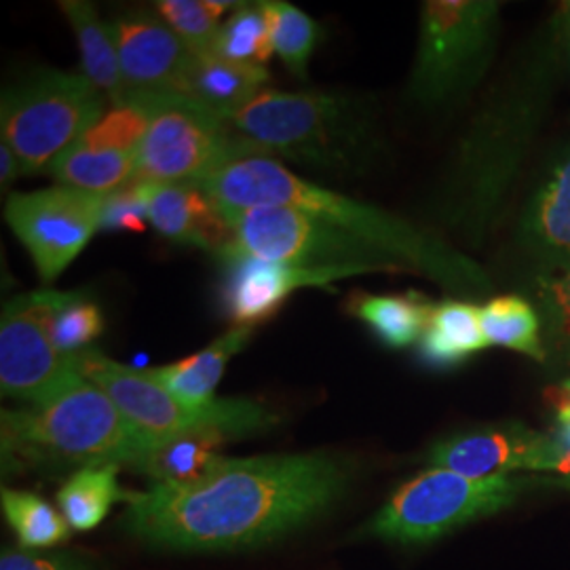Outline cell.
<instances>
[{"label": "cell", "instance_id": "cell-1", "mask_svg": "<svg viewBox=\"0 0 570 570\" xmlns=\"http://www.w3.org/2000/svg\"><path fill=\"white\" fill-rule=\"evenodd\" d=\"M348 478L351 468L327 452L223 456L193 484L131 492L122 518L134 537L165 550L254 548L326 513Z\"/></svg>", "mask_w": 570, "mask_h": 570}, {"label": "cell", "instance_id": "cell-2", "mask_svg": "<svg viewBox=\"0 0 570 570\" xmlns=\"http://www.w3.org/2000/svg\"><path fill=\"white\" fill-rule=\"evenodd\" d=\"M564 61L560 23L553 18L492 87L456 142L428 207L438 235L444 230L469 247L484 244L550 115Z\"/></svg>", "mask_w": 570, "mask_h": 570}, {"label": "cell", "instance_id": "cell-3", "mask_svg": "<svg viewBox=\"0 0 570 570\" xmlns=\"http://www.w3.org/2000/svg\"><path fill=\"white\" fill-rule=\"evenodd\" d=\"M225 214L258 205H284L336 226L379 249L404 271L425 275L452 298L494 296L484 266L433 228H419L376 205L357 202L322 184L308 183L271 157H245L212 174L202 186Z\"/></svg>", "mask_w": 570, "mask_h": 570}, {"label": "cell", "instance_id": "cell-4", "mask_svg": "<svg viewBox=\"0 0 570 570\" xmlns=\"http://www.w3.org/2000/svg\"><path fill=\"white\" fill-rule=\"evenodd\" d=\"M263 157L327 176H357L383 150L379 112L348 91H263L233 119Z\"/></svg>", "mask_w": 570, "mask_h": 570}, {"label": "cell", "instance_id": "cell-5", "mask_svg": "<svg viewBox=\"0 0 570 570\" xmlns=\"http://www.w3.org/2000/svg\"><path fill=\"white\" fill-rule=\"evenodd\" d=\"M0 425L2 459L11 468L134 469L153 449L85 376L41 404L2 410Z\"/></svg>", "mask_w": 570, "mask_h": 570}, {"label": "cell", "instance_id": "cell-6", "mask_svg": "<svg viewBox=\"0 0 570 570\" xmlns=\"http://www.w3.org/2000/svg\"><path fill=\"white\" fill-rule=\"evenodd\" d=\"M501 9L497 0H428L407 98L425 110L465 102L494 60Z\"/></svg>", "mask_w": 570, "mask_h": 570}, {"label": "cell", "instance_id": "cell-7", "mask_svg": "<svg viewBox=\"0 0 570 570\" xmlns=\"http://www.w3.org/2000/svg\"><path fill=\"white\" fill-rule=\"evenodd\" d=\"M77 366L87 381L102 389L153 449L188 433L218 431L233 440L277 423V416L254 400H216L212 406H188L144 370L122 366L94 346L77 355Z\"/></svg>", "mask_w": 570, "mask_h": 570}, {"label": "cell", "instance_id": "cell-8", "mask_svg": "<svg viewBox=\"0 0 570 570\" xmlns=\"http://www.w3.org/2000/svg\"><path fill=\"white\" fill-rule=\"evenodd\" d=\"M106 96L82 72L39 70L2 94L0 134L26 176L51 164L106 115Z\"/></svg>", "mask_w": 570, "mask_h": 570}, {"label": "cell", "instance_id": "cell-9", "mask_svg": "<svg viewBox=\"0 0 570 570\" xmlns=\"http://www.w3.org/2000/svg\"><path fill=\"white\" fill-rule=\"evenodd\" d=\"M530 484V478L518 475L473 480L450 469L431 468L395 490L366 532L406 546L429 543L510 508Z\"/></svg>", "mask_w": 570, "mask_h": 570}, {"label": "cell", "instance_id": "cell-10", "mask_svg": "<svg viewBox=\"0 0 570 570\" xmlns=\"http://www.w3.org/2000/svg\"><path fill=\"white\" fill-rule=\"evenodd\" d=\"M140 106L148 110V129L138 148L134 180L202 186L225 165L263 157L230 121L186 96L174 94Z\"/></svg>", "mask_w": 570, "mask_h": 570}, {"label": "cell", "instance_id": "cell-11", "mask_svg": "<svg viewBox=\"0 0 570 570\" xmlns=\"http://www.w3.org/2000/svg\"><path fill=\"white\" fill-rule=\"evenodd\" d=\"M235 239L218 256H252L298 266H351L367 273H402L385 254L345 230L284 205H258L226 214Z\"/></svg>", "mask_w": 570, "mask_h": 570}, {"label": "cell", "instance_id": "cell-12", "mask_svg": "<svg viewBox=\"0 0 570 570\" xmlns=\"http://www.w3.org/2000/svg\"><path fill=\"white\" fill-rule=\"evenodd\" d=\"M75 292L37 289L13 296L0 315V389L4 397L35 406L77 383V355L53 345V322Z\"/></svg>", "mask_w": 570, "mask_h": 570}, {"label": "cell", "instance_id": "cell-13", "mask_svg": "<svg viewBox=\"0 0 570 570\" xmlns=\"http://www.w3.org/2000/svg\"><path fill=\"white\" fill-rule=\"evenodd\" d=\"M106 197L72 186L16 193L4 220L30 254L45 284H53L102 228Z\"/></svg>", "mask_w": 570, "mask_h": 570}, {"label": "cell", "instance_id": "cell-14", "mask_svg": "<svg viewBox=\"0 0 570 570\" xmlns=\"http://www.w3.org/2000/svg\"><path fill=\"white\" fill-rule=\"evenodd\" d=\"M429 465L473 480L513 475L522 469L569 475L570 450L550 435L508 423L450 435L429 450Z\"/></svg>", "mask_w": 570, "mask_h": 570}, {"label": "cell", "instance_id": "cell-15", "mask_svg": "<svg viewBox=\"0 0 570 570\" xmlns=\"http://www.w3.org/2000/svg\"><path fill=\"white\" fill-rule=\"evenodd\" d=\"M110 30L117 45L127 104L153 102L180 94L190 51L157 11L125 13L110 21Z\"/></svg>", "mask_w": 570, "mask_h": 570}, {"label": "cell", "instance_id": "cell-16", "mask_svg": "<svg viewBox=\"0 0 570 570\" xmlns=\"http://www.w3.org/2000/svg\"><path fill=\"white\" fill-rule=\"evenodd\" d=\"M513 247L529 273L570 266V138L541 167L520 209Z\"/></svg>", "mask_w": 570, "mask_h": 570}, {"label": "cell", "instance_id": "cell-17", "mask_svg": "<svg viewBox=\"0 0 570 570\" xmlns=\"http://www.w3.org/2000/svg\"><path fill=\"white\" fill-rule=\"evenodd\" d=\"M223 305L237 327H254L279 313L285 301L301 287L330 285L346 277L370 275L351 266H298L268 263L252 256H223Z\"/></svg>", "mask_w": 570, "mask_h": 570}, {"label": "cell", "instance_id": "cell-18", "mask_svg": "<svg viewBox=\"0 0 570 570\" xmlns=\"http://www.w3.org/2000/svg\"><path fill=\"white\" fill-rule=\"evenodd\" d=\"M266 82V68L228 61L216 53L190 56L180 81V96L230 121L265 91Z\"/></svg>", "mask_w": 570, "mask_h": 570}, {"label": "cell", "instance_id": "cell-19", "mask_svg": "<svg viewBox=\"0 0 570 570\" xmlns=\"http://www.w3.org/2000/svg\"><path fill=\"white\" fill-rule=\"evenodd\" d=\"M254 327H233L218 336L214 343L199 353L174 362L169 366L144 370L153 381L167 389L188 406H212L218 397L214 395L223 381L228 362L245 348L252 338Z\"/></svg>", "mask_w": 570, "mask_h": 570}, {"label": "cell", "instance_id": "cell-20", "mask_svg": "<svg viewBox=\"0 0 570 570\" xmlns=\"http://www.w3.org/2000/svg\"><path fill=\"white\" fill-rule=\"evenodd\" d=\"M60 9L77 37L82 75L102 91L112 108L127 106L110 23L100 18L96 4L85 0H61Z\"/></svg>", "mask_w": 570, "mask_h": 570}, {"label": "cell", "instance_id": "cell-21", "mask_svg": "<svg viewBox=\"0 0 570 570\" xmlns=\"http://www.w3.org/2000/svg\"><path fill=\"white\" fill-rule=\"evenodd\" d=\"M489 346L482 327V306L461 298L433 303L421 338V353L429 364L456 366Z\"/></svg>", "mask_w": 570, "mask_h": 570}, {"label": "cell", "instance_id": "cell-22", "mask_svg": "<svg viewBox=\"0 0 570 570\" xmlns=\"http://www.w3.org/2000/svg\"><path fill=\"white\" fill-rule=\"evenodd\" d=\"M225 433L202 431L174 438L148 450L134 471L150 478V484H193L205 478L223 459L218 452L225 444Z\"/></svg>", "mask_w": 570, "mask_h": 570}, {"label": "cell", "instance_id": "cell-23", "mask_svg": "<svg viewBox=\"0 0 570 570\" xmlns=\"http://www.w3.org/2000/svg\"><path fill=\"white\" fill-rule=\"evenodd\" d=\"M58 184L108 197L131 183L138 171V150H102L77 142L47 169Z\"/></svg>", "mask_w": 570, "mask_h": 570}, {"label": "cell", "instance_id": "cell-24", "mask_svg": "<svg viewBox=\"0 0 570 570\" xmlns=\"http://www.w3.org/2000/svg\"><path fill=\"white\" fill-rule=\"evenodd\" d=\"M431 306L421 294H362L351 301V315L389 348H407L421 343Z\"/></svg>", "mask_w": 570, "mask_h": 570}, {"label": "cell", "instance_id": "cell-25", "mask_svg": "<svg viewBox=\"0 0 570 570\" xmlns=\"http://www.w3.org/2000/svg\"><path fill=\"white\" fill-rule=\"evenodd\" d=\"M117 465L77 469L58 492L61 515L70 529L94 530L102 524L110 508L119 501H129L131 492L119 487Z\"/></svg>", "mask_w": 570, "mask_h": 570}, {"label": "cell", "instance_id": "cell-26", "mask_svg": "<svg viewBox=\"0 0 570 570\" xmlns=\"http://www.w3.org/2000/svg\"><path fill=\"white\" fill-rule=\"evenodd\" d=\"M482 327L490 346H503L546 364V346L537 308L524 294L492 296L482 305Z\"/></svg>", "mask_w": 570, "mask_h": 570}, {"label": "cell", "instance_id": "cell-27", "mask_svg": "<svg viewBox=\"0 0 570 570\" xmlns=\"http://www.w3.org/2000/svg\"><path fill=\"white\" fill-rule=\"evenodd\" d=\"M524 296L537 308L548 362L570 366V266L530 273L524 282Z\"/></svg>", "mask_w": 570, "mask_h": 570}, {"label": "cell", "instance_id": "cell-28", "mask_svg": "<svg viewBox=\"0 0 570 570\" xmlns=\"http://www.w3.org/2000/svg\"><path fill=\"white\" fill-rule=\"evenodd\" d=\"M0 505L7 524L18 534L21 550H49L70 534L66 518L39 494L4 487L0 490Z\"/></svg>", "mask_w": 570, "mask_h": 570}, {"label": "cell", "instance_id": "cell-29", "mask_svg": "<svg viewBox=\"0 0 570 570\" xmlns=\"http://www.w3.org/2000/svg\"><path fill=\"white\" fill-rule=\"evenodd\" d=\"M242 2L230 0H161L155 11L186 45L190 56L214 53L226 11H235Z\"/></svg>", "mask_w": 570, "mask_h": 570}, {"label": "cell", "instance_id": "cell-30", "mask_svg": "<svg viewBox=\"0 0 570 570\" xmlns=\"http://www.w3.org/2000/svg\"><path fill=\"white\" fill-rule=\"evenodd\" d=\"M263 7L271 26L275 53L294 77L306 81L308 61L313 58L322 37L320 23L311 16H306L303 9L284 0L263 2Z\"/></svg>", "mask_w": 570, "mask_h": 570}, {"label": "cell", "instance_id": "cell-31", "mask_svg": "<svg viewBox=\"0 0 570 570\" xmlns=\"http://www.w3.org/2000/svg\"><path fill=\"white\" fill-rule=\"evenodd\" d=\"M214 53L228 61L265 68L266 61L275 53V47L263 2H242L230 13L220 28Z\"/></svg>", "mask_w": 570, "mask_h": 570}, {"label": "cell", "instance_id": "cell-32", "mask_svg": "<svg viewBox=\"0 0 570 570\" xmlns=\"http://www.w3.org/2000/svg\"><path fill=\"white\" fill-rule=\"evenodd\" d=\"M140 183V180H138ZM142 184L146 218L165 239L178 245H195L190 188L174 184Z\"/></svg>", "mask_w": 570, "mask_h": 570}, {"label": "cell", "instance_id": "cell-33", "mask_svg": "<svg viewBox=\"0 0 570 570\" xmlns=\"http://www.w3.org/2000/svg\"><path fill=\"white\" fill-rule=\"evenodd\" d=\"M102 308L82 292H75L72 301L61 306L53 322V345L63 355H79L91 348V343L102 334Z\"/></svg>", "mask_w": 570, "mask_h": 570}, {"label": "cell", "instance_id": "cell-34", "mask_svg": "<svg viewBox=\"0 0 570 570\" xmlns=\"http://www.w3.org/2000/svg\"><path fill=\"white\" fill-rule=\"evenodd\" d=\"M148 129V110L140 104H127L108 110L79 142L102 150H127L140 148Z\"/></svg>", "mask_w": 570, "mask_h": 570}, {"label": "cell", "instance_id": "cell-35", "mask_svg": "<svg viewBox=\"0 0 570 570\" xmlns=\"http://www.w3.org/2000/svg\"><path fill=\"white\" fill-rule=\"evenodd\" d=\"M148 225L142 184L131 180L121 190L106 197L102 228L110 230H134L142 233Z\"/></svg>", "mask_w": 570, "mask_h": 570}, {"label": "cell", "instance_id": "cell-36", "mask_svg": "<svg viewBox=\"0 0 570 570\" xmlns=\"http://www.w3.org/2000/svg\"><path fill=\"white\" fill-rule=\"evenodd\" d=\"M0 570H96L75 553L60 551L2 550Z\"/></svg>", "mask_w": 570, "mask_h": 570}, {"label": "cell", "instance_id": "cell-37", "mask_svg": "<svg viewBox=\"0 0 570 570\" xmlns=\"http://www.w3.org/2000/svg\"><path fill=\"white\" fill-rule=\"evenodd\" d=\"M23 174L20 159L7 142H0V184L2 188L11 186Z\"/></svg>", "mask_w": 570, "mask_h": 570}, {"label": "cell", "instance_id": "cell-38", "mask_svg": "<svg viewBox=\"0 0 570 570\" xmlns=\"http://www.w3.org/2000/svg\"><path fill=\"white\" fill-rule=\"evenodd\" d=\"M558 23H560V35H562V42H564V53H567V61L570 63V2H564L562 9L558 11Z\"/></svg>", "mask_w": 570, "mask_h": 570}, {"label": "cell", "instance_id": "cell-39", "mask_svg": "<svg viewBox=\"0 0 570 570\" xmlns=\"http://www.w3.org/2000/svg\"><path fill=\"white\" fill-rule=\"evenodd\" d=\"M553 395V406L558 410V414H569L570 412V379L562 385V387L558 389V391H553L551 393Z\"/></svg>", "mask_w": 570, "mask_h": 570}, {"label": "cell", "instance_id": "cell-40", "mask_svg": "<svg viewBox=\"0 0 570 570\" xmlns=\"http://www.w3.org/2000/svg\"><path fill=\"white\" fill-rule=\"evenodd\" d=\"M558 421H560V435H562V444L570 450V412L569 414H558Z\"/></svg>", "mask_w": 570, "mask_h": 570}]
</instances>
